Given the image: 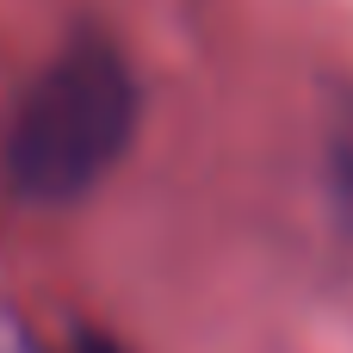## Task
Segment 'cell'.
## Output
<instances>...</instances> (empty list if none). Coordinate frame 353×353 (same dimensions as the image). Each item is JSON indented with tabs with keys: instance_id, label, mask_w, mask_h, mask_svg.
Segmentation results:
<instances>
[{
	"instance_id": "1",
	"label": "cell",
	"mask_w": 353,
	"mask_h": 353,
	"mask_svg": "<svg viewBox=\"0 0 353 353\" xmlns=\"http://www.w3.org/2000/svg\"><path fill=\"white\" fill-rule=\"evenodd\" d=\"M137 81L112 43H68L12 105L0 174L25 205H81L137 137Z\"/></svg>"
},
{
	"instance_id": "2",
	"label": "cell",
	"mask_w": 353,
	"mask_h": 353,
	"mask_svg": "<svg viewBox=\"0 0 353 353\" xmlns=\"http://www.w3.org/2000/svg\"><path fill=\"white\" fill-rule=\"evenodd\" d=\"M329 186H335L341 217H353V105L335 118V130H329Z\"/></svg>"
}]
</instances>
